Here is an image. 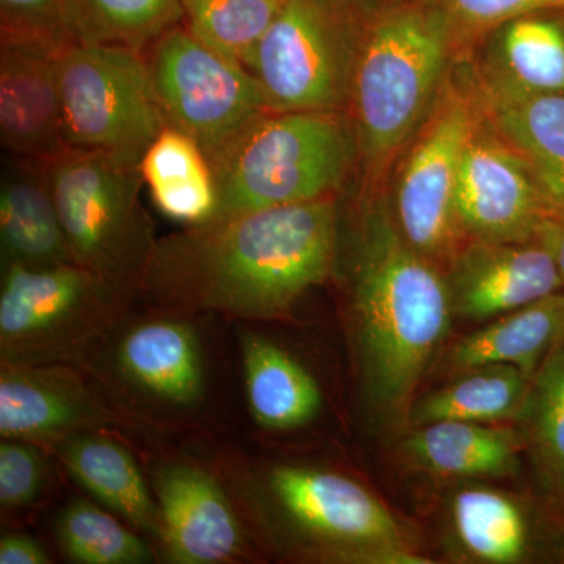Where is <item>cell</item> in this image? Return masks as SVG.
Here are the masks:
<instances>
[{
  "instance_id": "cell-1",
  "label": "cell",
  "mask_w": 564,
  "mask_h": 564,
  "mask_svg": "<svg viewBox=\"0 0 564 564\" xmlns=\"http://www.w3.org/2000/svg\"><path fill=\"white\" fill-rule=\"evenodd\" d=\"M337 245V196L247 212L158 240L141 291L180 313L273 321L328 280Z\"/></svg>"
},
{
  "instance_id": "cell-2",
  "label": "cell",
  "mask_w": 564,
  "mask_h": 564,
  "mask_svg": "<svg viewBox=\"0 0 564 564\" xmlns=\"http://www.w3.org/2000/svg\"><path fill=\"white\" fill-rule=\"evenodd\" d=\"M352 313L373 421L384 430L408 429L419 384L455 314L443 270L406 242L389 203L372 196L352 262Z\"/></svg>"
},
{
  "instance_id": "cell-3",
  "label": "cell",
  "mask_w": 564,
  "mask_h": 564,
  "mask_svg": "<svg viewBox=\"0 0 564 564\" xmlns=\"http://www.w3.org/2000/svg\"><path fill=\"white\" fill-rule=\"evenodd\" d=\"M455 52L433 0L381 11L361 28L348 117L370 193L429 117Z\"/></svg>"
},
{
  "instance_id": "cell-4",
  "label": "cell",
  "mask_w": 564,
  "mask_h": 564,
  "mask_svg": "<svg viewBox=\"0 0 564 564\" xmlns=\"http://www.w3.org/2000/svg\"><path fill=\"white\" fill-rule=\"evenodd\" d=\"M210 165L220 220L337 196L359 165L358 140L343 111L269 110Z\"/></svg>"
},
{
  "instance_id": "cell-5",
  "label": "cell",
  "mask_w": 564,
  "mask_h": 564,
  "mask_svg": "<svg viewBox=\"0 0 564 564\" xmlns=\"http://www.w3.org/2000/svg\"><path fill=\"white\" fill-rule=\"evenodd\" d=\"M43 165L74 262L131 295L141 291L158 239L141 206L140 166L70 148Z\"/></svg>"
},
{
  "instance_id": "cell-6",
  "label": "cell",
  "mask_w": 564,
  "mask_h": 564,
  "mask_svg": "<svg viewBox=\"0 0 564 564\" xmlns=\"http://www.w3.org/2000/svg\"><path fill=\"white\" fill-rule=\"evenodd\" d=\"M128 295L77 263L3 267L2 366H57L77 358L117 323Z\"/></svg>"
},
{
  "instance_id": "cell-7",
  "label": "cell",
  "mask_w": 564,
  "mask_h": 564,
  "mask_svg": "<svg viewBox=\"0 0 564 564\" xmlns=\"http://www.w3.org/2000/svg\"><path fill=\"white\" fill-rule=\"evenodd\" d=\"M481 120L475 79L445 82L395 172L389 204L393 221L406 242L443 272L469 242L456 218L455 192L464 150Z\"/></svg>"
},
{
  "instance_id": "cell-8",
  "label": "cell",
  "mask_w": 564,
  "mask_h": 564,
  "mask_svg": "<svg viewBox=\"0 0 564 564\" xmlns=\"http://www.w3.org/2000/svg\"><path fill=\"white\" fill-rule=\"evenodd\" d=\"M61 95L70 150L140 166L166 126L144 52L69 41L61 57Z\"/></svg>"
},
{
  "instance_id": "cell-9",
  "label": "cell",
  "mask_w": 564,
  "mask_h": 564,
  "mask_svg": "<svg viewBox=\"0 0 564 564\" xmlns=\"http://www.w3.org/2000/svg\"><path fill=\"white\" fill-rule=\"evenodd\" d=\"M359 33L350 0H285L245 68L270 111L348 113Z\"/></svg>"
},
{
  "instance_id": "cell-10",
  "label": "cell",
  "mask_w": 564,
  "mask_h": 564,
  "mask_svg": "<svg viewBox=\"0 0 564 564\" xmlns=\"http://www.w3.org/2000/svg\"><path fill=\"white\" fill-rule=\"evenodd\" d=\"M144 57L166 124L191 135L209 161L269 111L250 70L182 24L154 41Z\"/></svg>"
},
{
  "instance_id": "cell-11",
  "label": "cell",
  "mask_w": 564,
  "mask_h": 564,
  "mask_svg": "<svg viewBox=\"0 0 564 564\" xmlns=\"http://www.w3.org/2000/svg\"><path fill=\"white\" fill-rule=\"evenodd\" d=\"M455 210L467 240L525 242L556 214L524 159L484 120L459 165Z\"/></svg>"
},
{
  "instance_id": "cell-12",
  "label": "cell",
  "mask_w": 564,
  "mask_h": 564,
  "mask_svg": "<svg viewBox=\"0 0 564 564\" xmlns=\"http://www.w3.org/2000/svg\"><path fill=\"white\" fill-rule=\"evenodd\" d=\"M455 317L489 322L563 292L554 252L541 239L469 240L444 269Z\"/></svg>"
},
{
  "instance_id": "cell-13",
  "label": "cell",
  "mask_w": 564,
  "mask_h": 564,
  "mask_svg": "<svg viewBox=\"0 0 564 564\" xmlns=\"http://www.w3.org/2000/svg\"><path fill=\"white\" fill-rule=\"evenodd\" d=\"M270 488L296 525L328 547H411L408 534L383 502L351 478L313 467L280 466Z\"/></svg>"
},
{
  "instance_id": "cell-14",
  "label": "cell",
  "mask_w": 564,
  "mask_h": 564,
  "mask_svg": "<svg viewBox=\"0 0 564 564\" xmlns=\"http://www.w3.org/2000/svg\"><path fill=\"white\" fill-rule=\"evenodd\" d=\"M66 44L0 36V141L9 154L46 162L69 150L61 95Z\"/></svg>"
},
{
  "instance_id": "cell-15",
  "label": "cell",
  "mask_w": 564,
  "mask_h": 564,
  "mask_svg": "<svg viewBox=\"0 0 564 564\" xmlns=\"http://www.w3.org/2000/svg\"><path fill=\"white\" fill-rule=\"evenodd\" d=\"M161 538L177 564L231 562L242 547L231 505L209 474L192 466L163 469L155 481Z\"/></svg>"
},
{
  "instance_id": "cell-16",
  "label": "cell",
  "mask_w": 564,
  "mask_h": 564,
  "mask_svg": "<svg viewBox=\"0 0 564 564\" xmlns=\"http://www.w3.org/2000/svg\"><path fill=\"white\" fill-rule=\"evenodd\" d=\"M109 415L73 373L57 366H2L3 440H63L109 423Z\"/></svg>"
},
{
  "instance_id": "cell-17",
  "label": "cell",
  "mask_w": 564,
  "mask_h": 564,
  "mask_svg": "<svg viewBox=\"0 0 564 564\" xmlns=\"http://www.w3.org/2000/svg\"><path fill=\"white\" fill-rule=\"evenodd\" d=\"M3 267L51 269L74 262L43 162L7 154L0 181Z\"/></svg>"
},
{
  "instance_id": "cell-18",
  "label": "cell",
  "mask_w": 564,
  "mask_h": 564,
  "mask_svg": "<svg viewBox=\"0 0 564 564\" xmlns=\"http://www.w3.org/2000/svg\"><path fill=\"white\" fill-rule=\"evenodd\" d=\"M118 364L131 383L163 403L193 406L202 400V348L187 323L173 318L139 323L122 336Z\"/></svg>"
},
{
  "instance_id": "cell-19",
  "label": "cell",
  "mask_w": 564,
  "mask_h": 564,
  "mask_svg": "<svg viewBox=\"0 0 564 564\" xmlns=\"http://www.w3.org/2000/svg\"><path fill=\"white\" fill-rule=\"evenodd\" d=\"M478 91L486 121L524 159L556 214L564 212V93Z\"/></svg>"
},
{
  "instance_id": "cell-20",
  "label": "cell",
  "mask_w": 564,
  "mask_h": 564,
  "mask_svg": "<svg viewBox=\"0 0 564 564\" xmlns=\"http://www.w3.org/2000/svg\"><path fill=\"white\" fill-rule=\"evenodd\" d=\"M540 13L505 22L489 33L488 50L475 76L496 93H564V21Z\"/></svg>"
},
{
  "instance_id": "cell-21",
  "label": "cell",
  "mask_w": 564,
  "mask_h": 564,
  "mask_svg": "<svg viewBox=\"0 0 564 564\" xmlns=\"http://www.w3.org/2000/svg\"><path fill=\"white\" fill-rule=\"evenodd\" d=\"M402 448L419 469L437 477L502 478L518 473L524 440L489 423L444 421L410 429Z\"/></svg>"
},
{
  "instance_id": "cell-22",
  "label": "cell",
  "mask_w": 564,
  "mask_h": 564,
  "mask_svg": "<svg viewBox=\"0 0 564 564\" xmlns=\"http://www.w3.org/2000/svg\"><path fill=\"white\" fill-rule=\"evenodd\" d=\"M564 339V292L552 293L500 315L463 337L445 355L455 372L507 364L532 380L552 350Z\"/></svg>"
},
{
  "instance_id": "cell-23",
  "label": "cell",
  "mask_w": 564,
  "mask_h": 564,
  "mask_svg": "<svg viewBox=\"0 0 564 564\" xmlns=\"http://www.w3.org/2000/svg\"><path fill=\"white\" fill-rule=\"evenodd\" d=\"M58 456L70 477L104 507L141 532L161 536V511L126 448L106 437L76 433L58 441Z\"/></svg>"
},
{
  "instance_id": "cell-24",
  "label": "cell",
  "mask_w": 564,
  "mask_h": 564,
  "mask_svg": "<svg viewBox=\"0 0 564 564\" xmlns=\"http://www.w3.org/2000/svg\"><path fill=\"white\" fill-rule=\"evenodd\" d=\"M152 202L165 217L202 225L217 210L214 170L203 148L187 133L166 124L140 162Z\"/></svg>"
},
{
  "instance_id": "cell-25",
  "label": "cell",
  "mask_w": 564,
  "mask_h": 564,
  "mask_svg": "<svg viewBox=\"0 0 564 564\" xmlns=\"http://www.w3.org/2000/svg\"><path fill=\"white\" fill-rule=\"evenodd\" d=\"M245 389L254 421L267 430H292L321 413L323 395L299 359L265 337L243 339Z\"/></svg>"
},
{
  "instance_id": "cell-26",
  "label": "cell",
  "mask_w": 564,
  "mask_h": 564,
  "mask_svg": "<svg viewBox=\"0 0 564 564\" xmlns=\"http://www.w3.org/2000/svg\"><path fill=\"white\" fill-rule=\"evenodd\" d=\"M530 383L532 380L524 372L507 364L464 370L451 384L417 397L408 429L444 421L489 425L510 419L518 422Z\"/></svg>"
},
{
  "instance_id": "cell-27",
  "label": "cell",
  "mask_w": 564,
  "mask_h": 564,
  "mask_svg": "<svg viewBox=\"0 0 564 564\" xmlns=\"http://www.w3.org/2000/svg\"><path fill=\"white\" fill-rule=\"evenodd\" d=\"M518 422L549 511L564 525V339L534 373Z\"/></svg>"
},
{
  "instance_id": "cell-28",
  "label": "cell",
  "mask_w": 564,
  "mask_h": 564,
  "mask_svg": "<svg viewBox=\"0 0 564 564\" xmlns=\"http://www.w3.org/2000/svg\"><path fill=\"white\" fill-rule=\"evenodd\" d=\"M451 525L464 554L475 562L513 564L529 551L524 511L507 494L481 486L452 497Z\"/></svg>"
},
{
  "instance_id": "cell-29",
  "label": "cell",
  "mask_w": 564,
  "mask_h": 564,
  "mask_svg": "<svg viewBox=\"0 0 564 564\" xmlns=\"http://www.w3.org/2000/svg\"><path fill=\"white\" fill-rule=\"evenodd\" d=\"M182 17V0H66L73 41L140 52L181 25Z\"/></svg>"
},
{
  "instance_id": "cell-30",
  "label": "cell",
  "mask_w": 564,
  "mask_h": 564,
  "mask_svg": "<svg viewBox=\"0 0 564 564\" xmlns=\"http://www.w3.org/2000/svg\"><path fill=\"white\" fill-rule=\"evenodd\" d=\"M285 0H182V25L229 61L247 65Z\"/></svg>"
},
{
  "instance_id": "cell-31",
  "label": "cell",
  "mask_w": 564,
  "mask_h": 564,
  "mask_svg": "<svg viewBox=\"0 0 564 564\" xmlns=\"http://www.w3.org/2000/svg\"><path fill=\"white\" fill-rule=\"evenodd\" d=\"M55 536L70 562L80 564L151 563L150 545L115 516L76 499L58 514Z\"/></svg>"
},
{
  "instance_id": "cell-32",
  "label": "cell",
  "mask_w": 564,
  "mask_h": 564,
  "mask_svg": "<svg viewBox=\"0 0 564 564\" xmlns=\"http://www.w3.org/2000/svg\"><path fill=\"white\" fill-rule=\"evenodd\" d=\"M448 22L455 50L489 35L505 22L540 11L564 10V0H433Z\"/></svg>"
},
{
  "instance_id": "cell-33",
  "label": "cell",
  "mask_w": 564,
  "mask_h": 564,
  "mask_svg": "<svg viewBox=\"0 0 564 564\" xmlns=\"http://www.w3.org/2000/svg\"><path fill=\"white\" fill-rule=\"evenodd\" d=\"M46 484V463L29 441L3 440L0 444V505L3 510L32 507Z\"/></svg>"
},
{
  "instance_id": "cell-34",
  "label": "cell",
  "mask_w": 564,
  "mask_h": 564,
  "mask_svg": "<svg viewBox=\"0 0 564 564\" xmlns=\"http://www.w3.org/2000/svg\"><path fill=\"white\" fill-rule=\"evenodd\" d=\"M0 36L69 43L66 0H0Z\"/></svg>"
},
{
  "instance_id": "cell-35",
  "label": "cell",
  "mask_w": 564,
  "mask_h": 564,
  "mask_svg": "<svg viewBox=\"0 0 564 564\" xmlns=\"http://www.w3.org/2000/svg\"><path fill=\"white\" fill-rule=\"evenodd\" d=\"M50 555L43 545L24 533L3 534L0 540V564H47Z\"/></svg>"
},
{
  "instance_id": "cell-36",
  "label": "cell",
  "mask_w": 564,
  "mask_h": 564,
  "mask_svg": "<svg viewBox=\"0 0 564 564\" xmlns=\"http://www.w3.org/2000/svg\"><path fill=\"white\" fill-rule=\"evenodd\" d=\"M540 237L554 252L564 292V212H558L551 220L545 223L544 228L541 229Z\"/></svg>"
}]
</instances>
